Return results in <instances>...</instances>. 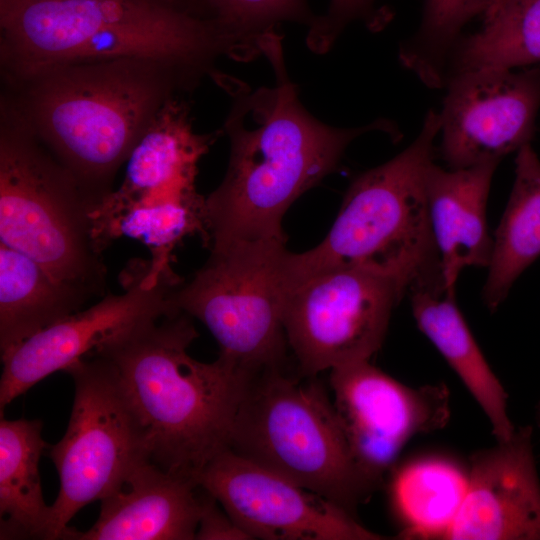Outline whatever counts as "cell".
I'll return each instance as SVG.
<instances>
[{"label":"cell","instance_id":"obj_14","mask_svg":"<svg viewBox=\"0 0 540 540\" xmlns=\"http://www.w3.org/2000/svg\"><path fill=\"white\" fill-rule=\"evenodd\" d=\"M440 155L449 169L497 162L530 143L540 108V68L476 70L445 81Z\"/></svg>","mask_w":540,"mask_h":540},{"label":"cell","instance_id":"obj_3","mask_svg":"<svg viewBox=\"0 0 540 540\" xmlns=\"http://www.w3.org/2000/svg\"><path fill=\"white\" fill-rule=\"evenodd\" d=\"M191 318L176 311L142 321L89 354L115 369L146 431L151 460L196 482L229 448L252 376L220 358L212 363L192 358L187 349L198 333Z\"/></svg>","mask_w":540,"mask_h":540},{"label":"cell","instance_id":"obj_20","mask_svg":"<svg viewBox=\"0 0 540 540\" xmlns=\"http://www.w3.org/2000/svg\"><path fill=\"white\" fill-rule=\"evenodd\" d=\"M467 485L468 470L447 457H420L396 467L388 495L401 538L444 539Z\"/></svg>","mask_w":540,"mask_h":540},{"label":"cell","instance_id":"obj_23","mask_svg":"<svg viewBox=\"0 0 540 540\" xmlns=\"http://www.w3.org/2000/svg\"><path fill=\"white\" fill-rule=\"evenodd\" d=\"M483 16L482 27L453 46L445 81L459 73L540 62V0H498Z\"/></svg>","mask_w":540,"mask_h":540},{"label":"cell","instance_id":"obj_26","mask_svg":"<svg viewBox=\"0 0 540 540\" xmlns=\"http://www.w3.org/2000/svg\"><path fill=\"white\" fill-rule=\"evenodd\" d=\"M204 13L243 61L262 53L264 38L280 23L310 26L316 18L306 0H204Z\"/></svg>","mask_w":540,"mask_h":540},{"label":"cell","instance_id":"obj_24","mask_svg":"<svg viewBox=\"0 0 540 540\" xmlns=\"http://www.w3.org/2000/svg\"><path fill=\"white\" fill-rule=\"evenodd\" d=\"M216 138V133H196L188 105L179 96L172 98L132 150L118 191L131 194L162 183L196 177L199 160Z\"/></svg>","mask_w":540,"mask_h":540},{"label":"cell","instance_id":"obj_30","mask_svg":"<svg viewBox=\"0 0 540 540\" xmlns=\"http://www.w3.org/2000/svg\"><path fill=\"white\" fill-rule=\"evenodd\" d=\"M35 1H43V0H0V9L12 7V6H16V5H20L24 3L35 2Z\"/></svg>","mask_w":540,"mask_h":540},{"label":"cell","instance_id":"obj_29","mask_svg":"<svg viewBox=\"0 0 540 540\" xmlns=\"http://www.w3.org/2000/svg\"><path fill=\"white\" fill-rule=\"evenodd\" d=\"M176 1L205 15L204 0H176Z\"/></svg>","mask_w":540,"mask_h":540},{"label":"cell","instance_id":"obj_7","mask_svg":"<svg viewBox=\"0 0 540 540\" xmlns=\"http://www.w3.org/2000/svg\"><path fill=\"white\" fill-rule=\"evenodd\" d=\"M229 449L355 515L379 485L356 460L333 402L283 365L249 380Z\"/></svg>","mask_w":540,"mask_h":540},{"label":"cell","instance_id":"obj_12","mask_svg":"<svg viewBox=\"0 0 540 540\" xmlns=\"http://www.w3.org/2000/svg\"><path fill=\"white\" fill-rule=\"evenodd\" d=\"M196 482L251 539H384L343 507L229 448L202 469Z\"/></svg>","mask_w":540,"mask_h":540},{"label":"cell","instance_id":"obj_5","mask_svg":"<svg viewBox=\"0 0 540 540\" xmlns=\"http://www.w3.org/2000/svg\"><path fill=\"white\" fill-rule=\"evenodd\" d=\"M440 128L439 112L429 110L410 146L354 179L323 241L306 252H290L292 287L336 268L391 278L405 293L418 283L443 279L426 197Z\"/></svg>","mask_w":540,"mask_h":540},{"label":"cell","instance_id":"obj_27","mask_svg":"<svg viewBox=\"0 0 540 540\" xmlns=\"http://www.w3.org/2000/svg\"><path fill=\"white\" fill-rule=\"evenodd\" d=\"M377 16L375 0H330L328 11L309 26L307 44L316 53L327 52L349 23L364 20L376 27Z\"/></svg>","mask_w":540,"mask_h":540},{"label":"cell","instance_id":"obj_31","mask_svg":"<svg viewBox=\"0 0 540 540\" xmlns=\"http://www.w3.org/2000/svg\"><path fill=\"white\" fill-rule=\"evenodd\" d=\"M537 419H538V423L540 425V403H539L538 409H537Z\"/></svg>","mask_w":540,"mask_h":540},{"label":"cell","instance_id":"obj_18","mask_svg":"<svg viewBox=\"0 0 540 540\" xmlns=\"http://www.w3.org/2000/svg\"><path fill=\"white\" fill-rule=\"evenodd\" d=\"M408 293L419 329L483 410L496 440L509 439L515 427L507 413V393L459 311L455 292L448 291L444 281L439 279L416 284Z\"/></svg>","mask_w":540,"mask_h":540},{"label":"cell","instance_id":"obj_11","mask_svg":"<svg viewBox=\"0 0 540 540\" xmlns=\"http://www.w3.org/2000/svg\"><path fill=\"white\" fill-rule=\"evenodd\" d=\"M124 290L42 329L1 353L0 408L50 374L65 370L120 332L178 310L172 295L181 284L171 264L137 260L122 272Z\"/></svg>","mask_w":540,"mask_h":540},{"label":"cell","instance_id":"obj_4","mask_svg":"<svg viewBox=\"0 0 540 540\" xmlns=\"http://www.w3.org/2000/svg\"><path fill=\"white\" fill-rule=\"evenodd\" d=\"M233 49L207 16L176 0H43L0 9L4 82L62 64L146 58L197 82Z\"/></svg>","mask_w":540,"mask_h":540},{"label":"cell","instance_id":"obj_28","mask_svg":"<svg viewBox=\"0 0 540 540\" xmlns=\"http://www.w3.org/2000/svg\"><path fill=\"white\" fill-rule=\"evenodd\" d=\"M217 503L218 501L202 488V510L195 539L250 540V536L234 522L225 510L221 511Z\"/></svg>","mask_w":540,"mask_h":540},{"label":"cell","instance_id":"obj_15","mask_svg":"<svg viewBox=\"0 0 540 540\" xmlns=\"http://www.w3.org/2000/svg\"><path fill=\"white\" fill-rule=\"evenodd\" d=\"M444 539L540 540V479L530 426L472 455L466 494Z\"/></svg>","mask_w":540,"mask_h":540},{"label":"cell","instance_id":"obj_13","mask_svg":"<svg viewBox=\"0 0 540 540\" xmlns=\"http://www.w3.org/2000/svg\"><path fill=\"white\" fill-rule=\"evenodd\" d=\"M330 385L351 450L379 483L412 437L442 429L450 417L444 384L409 387L369 360L332 369Z\"/></svg>","mask_w":540,"mask_h":540},{"label":"cell","instance_id":"obj_19","mask_svg":"<svg viewBox=\"0 0 540 540\" xmlns=\"http://www.w3.org/2000/svg\"><path fill=\"white\" fill-rule=\"evenodd\" d=\"M89 299L31 258L0 242L1 353L81 310Z\"/></svg>","mask_w":540,"mask_h":540},{"label":"cell","instance_id":"obj_10","mask_svg":"<svg viewBox=\"0 0 540 540\" xmlns=\"http://www.w3.org/2000/svg\"><path fill=\"white\" fill-rule=\"evenodd\" d=\"M404 294L395 280L356 268L327 270L295 284L283 324L300 373L314 377L369 360Z\"/></svg>","mask_w":540,"mask_h":540},{"label":"cell","instance_id":"obj_9","mask_svg":"<svg viewBox=\"0 0 540 540\" xmlns=\"http://www.w3.org/2000/svg\"><path fill=\"white\" fill-rule=\"evenodd\" d=\"M64 371L75 394L66 433L49 453L60 487L50 506L48 540L63 539L80 509L101 501L151 460L146 431L111 363L88 354Z\"/></svg>","mask_w":540,"mask_h":540},{"label":"cell","instance_id":"obj_25","mask_svg":"<svg viewBox=\"0 0 540 540\" xmlns=\"http://www.w3.org/2000/svg\"><path fill=\"white\" fill-rule=\"evenodd\" d=\"M494 0H424L420 26L400 47L401 63L429 87L445 83L450 52L473 18Z\"/></svg>","mask_w":540,"mask_h":540},{"label":"cell","instance_id":"obj_16","mask_svg":"<svg viewBox=\"0 0 540 540\" xmlns=\"http://www.w3.org/2000/svg\"><path fill=\"white\" fill-rule=\"evenodd\" d=\"M202 510V488L148 460L101 500L87 531L67 528L66 540H192Z\"/></svg>","mask_w":540,"mask_h":540},{"label":"cell","instance_id":"obj_17","mask_svg":"<svg viewBox=\"0 0 540 540\" xmlns=\"http://www.w3.org/2000/svg\"><path fill=\"white\" fill-rule=\"evenodd\" d=\"M497 165L487 162L446 170L433 162L427 170L428 217L448 291L455 292L464 268L490 263L493 239L486 208Z\"/></svg>","mask_w":540,"mask_h":540},{"label":"cell","instance_id":"obj_8","mask_svg":"<svg viewBox=\"0 0 540 540\" xmlns=\"http://www.w3.org/2000/svg\"><path fill=\"white\" fill-rule=\"evenodd\" d=\"M289 253L282 241L211 249L204 266L172 295L178 310L209 329L218 358L252 376L285 360Z\"/></svg>","mask_w":540,"mask_h":540},{"label":"cell","instance_id":"obj_1","mask_svg":"<svg viewBox=\"0 0 540 540\" xmlns=\"http://www.w3.org/2000/svg\"><path fill=\"white\" fill-rule=\"evenodd\" d=\"M274 73L272 87L252 90L217 71L212 77L232 97L224 130L230 141L226 174L205 198L206 245L286 241L281 222L291 204L338 166L360 135L380 130L398 134L379 119L354 128L319 121L302 105L285 66L277 32L262 44Z\"/></svg>","mask_w":540,"mask_h":540},{"label":"cell","instance_id":"obj_22","mask_svg":"<svg viewBox=\"0 0 540 540\" xmlns=\"http://www.w3.org/2000/svg\"><path fill=\"white\" fill-rule=\"evenodd\" d=\"M40 420L0 421L1 539H47L50 506L41 488L38 463L47 444Z\"/></svg>","mask_w":540,"mask_h":540},{"label":"cell","instance_id":"obj_6","mask_svg":"<svg viewBox=\"0 0 540 540\" xmlns=\"http://www.w3.org/2000/svg\"><path fill=\"white\" fill-rule=\"evenodd\" d=\"M100 203L3 99L0 242L90 298L106 287L95 230Z\"/></svg>","mask_w":540,"mask_h":540},{"label":"cell","instance_id":"obj_32","mask_svg":"<svg viewBox=\"0 0 540 540\" xmlns=\"http://www.w3.org/2000/svg\"><path fill=\"white\" fill-rule=\"evenodd\" d=\"M496 1H498V0H494L493 3L496 2ZM493 3H492V4H493ZM492 4H491V5H492Z\"/></svg>","mask_w":540,"mask_h":540},{"label":"cell","instance_id":"obj_2","mask_svg":"<svg viewBox=\"0 0 540 540\" xmlns=\"http://www.w3.org/2000/svg\"><path fill=\"white\" fill-rule=\"evenodd\" d=\"M5 100L99 203L163 106L199 83L146 58L62 64L5 82Z\"/></svg>","mask_w":540,"mask_h":540},{"label":"cell","instance_id":"obj_21","mask_svg":"<svg viewBox=\"0 0 540 540\" xmlns=\"http://www.w3.org/2000/svg\"><path fill=\"white\" fill-rule=\"evenodd\" d=\"M515 180L493 238L483 300L504 301L517 277L540 255V159L530 143L517 151Z\"/></svg>","mask_w":540,"mask_h":540}]
</instances>
